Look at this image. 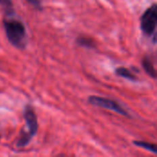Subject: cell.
<instances>
[{
	"mask_svg": "<svg viewBox=\"0 0 157 157\" xmlns=\"http://www.w3.org/2000/svg\"><path fill=\"white\" fill-rule=\"evenodd\" d=\"M3 26L8 41L17 49H25L28 36L24 23L13 16H9L3 19Z\"/></svg>",
	"mask_w": 157,
	"mask_h": 157,
	"instance_id": "6da1fadb",
	"label": "cell"
},
{
	"mask_svg": "<svg viewBox=\"0 0 157 157\" xmlns=\"http://www.w3.org/2000/svg\"><path fill=\"white\" fill-rule=\"evenodd\" d=\"M141 29L147 37L153 36V42H156V25H157V5L154 3L149 6L141 17L140 20Z\"/></svg>",
	"mask_w": 157,
	"mask_h": 157,
	"instance_id": "7a4b0ae2",
	"label": "cell"
},
{
	"mask_svg": "<svg viewBox=\"0 0 157 157\" xmlns=\"http://www.w3.org/2000/svg\"><path fill=\"white\" fill-rule=\"evenodd\" d=\"M87 101L89 104L95 106V107H99L102 109H106L111 111H114L120 115H122L124 117H130V114L128 113V111L117 101L110 99V98H103V97H99V96H89L87 98Z\"/></svg>",
	"mask_w": 157,
	"mask_h": 157,
	"instance_id": "3957f363",
	"label": "cell"
},
{
	"mask_svg": "<svg viewBox=\"0 0 157 157\" xmlns=\"http://www.w3.org/2000/svg\"><path fill=\"white\" fill-rule=\"evenodd\" d=\"M23 117L26 121V127L28 128V132L32 137H34L38 132L39 124H38L37 115L31 105L28 104L25 106L24 110H23Z\"/></svg>",
	"mask_w": 157,
	"mask_h": 157,
	"instance_id": "277c9868",
	"label": "cell"
},
{
	"mask_svg": "<svg viewBox=\"0 0 157 157\" xmlns=\"http://www.w3.org/2000/svg\"><path fill=\"white\" fill-rule=\"evenodd\" d=\"M142 66L144 69L145 73L152 77L153 79L156 78V71H155V67L154 65V63L151 59V57H149L148 55L144 56L142 60Z\"/></svg>",
	"mask_w": 157,
	"mask_h": 157,
	"instance_id": "5b68a950",
	"label": "cell"
},
{
	"mask_svg": "<svg viewBox=\"0 0 157 157\" xmlns=\"http://www.w3.org/2000/svg\"><path fill=\"white\" fill-rule=\"evenodd\" d=\"M115 74H116V75H118L120 77L125 78V79L130 80V81H132V82H135V81L138 80L137 76L130 69H128L126 67H123V66H121V67L116 68Z\"/></svg>",
	"mask_w": 157,
	"mask_h": 157,
	"instance_id": "8992f818",
	"label": "cell"
},
{
	"mask_svg": "<svg viewBox=\"0 0 157 157\" xmlns=\"http://www.w3.org/2000/svg\"><path fill=\"white\" fill-rule=\"evenodd\" d=\"M32 138L33 137L27 131H25V129H22L19 132V136H18V139L17 141V146L18 148H22V147L27 146Z\"/></svg>",
	"mask_w": 157,
	"mask_h": 157,
	"instance_id": "52a82bcc",
	"label": "cell"
},
{
	"mask_svg": "<svg viewBox=\"0 0 157 157\" xmlns=\"http://www.w3.org/2000/svg\"><path fill=\"white\" fill-rule=\"evenodd\" d=\"M76 42L79 46L85 47V48H88V49H93L96 47V41L88 37V36H85V35H81L76 39Z\"/></svg>",
	"mask_w": 157,
	"mask_h": 157,
	"instance_id": "ba28073f",
	"label": "cell"
},
{
	"mask_svg": "<svg viewBox=\"0 0 157 157\" xmlns=\"http://www.w3.org/2000/svg\"><path fill=\"white\" fill-rule=\"evenodd\" d=\"M0 6L4 10V13L6 17L15 15L12 0H0Z\"/></svg>",
	"mask_w": 157,
	"mask_h": 157,
	"instance_id": "9c48e42d",
	"label": "cell"
},
{
	"mask_svg": "<svg viewBox=\"0 0 157 157\" xmlns=\"http://www.w3.org/2000/svg\"><path fill=\"white\" fill-rule=\"evenodd\" d=\"M133 144H134V145H136L140 148H144V149L153 153L154 155L157 154L156 144H151V143L144 142V141H134Z\"/></svg>",
	"mask_w": 157,
	"mask_h": 157,
	"instance_id": "30bf717a",
	"label": "cell"
},
{
	"mask_svg": "<svg viewBox=\"0 0 157 157\" xmlns=\"http://www.w3.org/2000/svg\"><path fill=\"white\" fill-rule=\"evenodd\" d=\"M30 5H32L36 9L41 10L42 9V2L41 0H27Z\"/></svg>",
	"mask_w": 157,
	"mask_h": 157,
	"instance_id": "8fae6325",
	"label": "cell"
}]
</instances>
